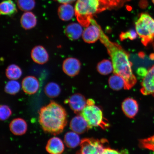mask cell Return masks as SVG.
Listing matches in <instances>:
<instances>
[{
	"label": "cell",
	"mask_w": 154,
	"mask_h": 154,
	"mask_svg": "<svg viewBox=\"0 0 154 154\" xmlns=\"http://www.w3.org/2000/svg\"><path fill=\"white\" fill-rule=\"evenodd\" d=\"M150 58L152 60H154V54H152L149 56Z\"/></svg>",
	"instance_id": "34"
},
{
	"label": "cell",
	"mask_w": 154,
	"mask_h": 154,
	"mask_svg": "<svg viewBox=\"0 0 154 154\" xmlns=\"http://www.w3.org/2000/svg\"><path fill=\"white\" fill-rule=\"evenodd\" d=\"M53 1L57 2L63 4H70L74 2L76 0H53Z\"/></svg>",
	"instance_id": "33"
},
{
	"label": "cell",
	"mask_w": 154,
	"mask_h": 154,
	"mask_svg": "<svg viewBox=\"0 0 154 154\" xmlns=\"http://www.w3.org/2000/svg\"><path fill=\"white\" fill-rule=\"evenodd\" d=\"M57 14L61 20L68 21L72 19L75 14V8L70 4H63L58 8Z\"/></svg>",
	"instance_id": "18"
},
{
	"label": "cell",
	"mask_w": 154,
	"mask_h": 154,
	"mask_svg": "<svg viewBox=\"0 0 154 154\" xmlns=\"http://www.w3.org/2000/svg\"><path fill=\"white\" fill-rule=\"evenodd\" d=\"M109 84L111 89L115 91H119L124 88L125 82L124 79L121 76L116 74L109 77Z\"/></svg>",
	"instance_id": "24"
},
{
	"label": "cell",
	"mask_w": 154,
	"mask_h": 154,
	"mask_svg": "<svg viewBox=\"0 0 154 154\" xmlns=\"http://www.w3.org/2000/svg\"><path fill=\"white\" fill-rule=\"evenodd\" d=\"M108 141L105 138L101 139L85 138L81 140L80 149L76 154H103L108 147Z\"/></svg>",
	"instance_id": "6"
},
{
	"label": "cell",
	"mask_w": 154,
	"mask_h": 154,
	"mask_svg": "<svg viewBox=\"0 0 154 154\" xmlns=\"http://www.w3.org/2000/svg\"><path fill=\"white\" fill-rule=\"evenodd\" d=\"M83 31L81 25L76 23L69 24L64 30L65 35L71 40L78 39L82 35Z\"/></svg>",
	"instance_id": "16"
},
{
	"label": "cell",
	"mask_w": 154,
	"mask_h": 154,
	"mask_svg": "<svg viewBox=\"0 0 154 154\" xmlns=\"http://www.w3.org/2000/svg\"><path fill=\"white\" fill-rule=\"evenodd\" d=\"M136 31L144 46L154 40V19L147 13H142L135 23Z\"/></svg>",
	"instance_id": "5"
},
{
	"label": "cell",
	"mask_w": 154,
	"mask_h": 154,
	"mask_svg": "<svg viewBox=\"0 0 154 154\" xmlns=\"http://www.w3.org/2000/svg\"><path fill=\"white\" fill-rule=\"evenodd\" d=\"M97 69L101 75H106L110 74L113 70L112 62L109 60H103L98 63Z\"/></svg>",
	"instance_id": "25"
},
{
	"label": "cell",
	"mask_w": 154,
	"mask_h": 154,
	"mask_svg": "<svg viewBox=\"0 0 154 154\" xmlns=\"http://www.w3.org/2000/svg\"><path fill=\"white\" fill-rule=\"evenodd\" d=\"M139 55L140 57L143 58L144 57V54L143 52L140 53L139 54Z\"/></svg>",
	"instance_id": "35"
},
{
	"label": "cell",
	"mask_w": 154,
	"mask_h": 154,
	"mask_svg": "<svg viewBox=\"0 0 154 154\" xmlns=\"http://www.w3.org/2000/svg\"><path fill=\"white\" fill-rule=\"evenodd\" d=\"M6 76L10 80H17L20 78L22 74V69L18 65L11 64L7 67Z\"/></svg>",
	"instance_id": "22"
},
{
	"label": "cell",
	"mask_w": 154,
	"mask_h": 154,
	"mask_svg": "<svg viewBox=\"0 0 154 154\" xmlns=\"http://www.w3.org/2000/svg\"><path fill=\"white\" fill-rule=\"evenodd\" d=\"M152 2L154 5V0H152Z\"/></svg>",
	"instance_id": "37"
},
{
	"label": "cell",
	"mask_w": 154,
	"mask_h": 154,
	"mask_svg": "<svg viewBox=\"0 0 154 154\" xmlns=\"http://www.w3.org/2000/svg\"><path fill=\"white\" fill-rule=\"evenodd\" d=\"M122 109L123 112L128 118L133 119L136 116L139 110L137 102L132 98H128L123 101Z\"/></svg>",
	"instance_id": "12"
},
{
	"label": "cell",
	"mask_w": 154,
	"mask_h": 154,
	"mask_svg": "<svg viewBox=\"0 0 154 154\" xmlns=\"http://www.w3.org/2000/svg\"><path fill=\"white\" fill-rule=\"evenodd\" d=\"M137 35L136 31L131 29L126 32H121L120 35V38L122 41L128 38L130 40H134L137 38Z\"/></svg>",
	"instance_id": "30"
},
{
	"label": "cell",
	"mask_w": 154,
	"mask_h": 154,
	"mask_svg": "<svg viewBox=\"0 0 154 154\" xmlns=\"http://www.w3.org/2000/svg\"><path fill=\"white\" fill-rule=\"evenodd\" d=\"M81 140L78 134L73 131L69 132L65 135L64 141L67 147L74 149L80 145Z\"/></svg>",
	"instance_id": "21"
},
{
	"label": "cell",
	"mask_w": 154,
	"mask_h": 154,
	"mask_svg": "<svg viewBox=\"0 0 154 154\" xmlns=\"http://www.w3.org/2000/svg\"><path fill=\"white\" fill-rule=\"evenodd\" d=\"M100 39L106 48L110 57L113 73L124 79L125 89H130L136 84L137 80L133 73L132 64L130 60L129 54L119 44L111 41L102 29Z\"/></svg>",
	"instance_id": "1"
},
{
	"label": "cell",
	"mask_w": 154,
	"mask_h": 154,
	"mask_svg": "<svg viewBox=\"0 0 154 154\" xmlns=\"http://www.w3.org/2000/svg\"><path fill=\"white\" fill-rule=\"evenodd\" d=\"M20 22L21 26L25 30H29L35 27L37 24V19L33 13L26 11L22 15Z\"/></svg>",
	"instance_id": "19"
},
{
	"label": "cell",
	"mask_w": 154,
	"mask_h": 154,
	"mask_svg": "<svg viewBox=\"0 0 154 154\" xmlns=\"http://www.w3.org/2000/svg\"><path fill=\"white\" fill-rule=\"evenodd\" d=\"M153 49H154V42L153 43Z\"/></svg>",
	"instance_id": "36"
},
{
	"label": "cell",
	"mask_w": 154,
	"mask_h": 154,
	"mask_svg": "<svg viewBox=\"0 0 154 154\" xmlns=\"http://www.w3.org/2000/svg\"><path fill=\"white\" fill-rule=\"evenodd\" d=\"M12 114V112L8 106L1 105L0 107V119L2 121L7 120Z\"/></svg>",
	"instance_id": "29"
},
{
	"label": "cell",
	"mask_w": 154,
	"mask_h": 154,
	"mask_svg": "<svg viewBox=\"0 0 154 154\" xmlns=\"http://www.w3.org/2000/svg\"><path fill=\"white\" fill-rule=\"evenodd\" d=\"M39 122L44 131L56 135L62 133L66 126V111L61 105L51 101L40 109Z\"/></svg>",
	"instance_id": "2"
},
{
	"label": "cell",
	"mask_w": 154,
	"mask_h": 154,
	"mask_svg": "<svg viewBox=\"0 0 154 154\" xmlns=\"http://www.w3.org/2000/svg\"><path fill=\"white\" fill-rule=\"evenodd\" d=\"M140 92L144 95H152L154 97V65L148 70L141 84Z\"/></svg>",
	"instance_id": "10"
},
{
	"label": "cell",
	"mask_w": 154,
	"mask_h": 154,
	"mask_svg": "<svg viewBox=\"0 0 154 154\" xmlns=\"http://www.w3.org/2000/svg\"><path fill=\"white\" fill-rule=\"evenodd\" d=\"M148 71L143 67H140L137 69V73L140 78H144L147 74Z\"/></svg>",
	"instance_id": "31"
},
{
	"label": "cell",
	"mask_w": 154,
	"mask_h": 154,
	"mask_svg": "<svg viewBox=\"0 0 154 154\" xmlns=\"http://www.w3.org/2000/svg\"><path fill=\"white\" fill-rule=\"evenodd\" d=\"M81 63L75 58H67L63 61L62 68L63 72L70 77H74L79 73Z\"/></svg>",
	"instance_id": "9"
},
{
	"label": "cell",
	"mask_w": 154,
	"mask_h": 154,
	"mask_svg": "<svg viewBox=\"0 0 154 154\" xmlns=\"http://www.w3.org/2000/svg\"><path fill=\"white\" fill-rule=\"evenodd\" d=\"M124 0H77L75 15L79 24L87 27L96 14L106 10L114 9L123 3Z\"/></svg>",
	"instance_id": "3"
},
{
	"label": "cell",
	"mask_w": 154,
	"mask_h": 154,
	"mask_svg": "<svg viewBox=\"0 0 154 154\" xmlns=\"http://www.w3.org/2000/svg\"><path fill=\"white\" fill-rule=\"evenodd\" d=\"M65 149L64 145L60 138L53 137L50 139L46 146V150L50 154H61Z\"/></svg>",
	"instance_id": "15"
},
{
	"label": "cell",
	"mask_w": 154,
	"mask_h": 154,
	"mask_svg": "<svg viewBox=\"0 0 154 154\" xmlns=\"http://www.w3.org/2000/svg\"><path fill=\"white\" fill-rule=\"evenodd\" d=\"M87 100L85 97L82 94L77 93L73 94L65 103H68L70 108L76 114L80 115L87 104Z\"/></svg>",
	"instance_id": "8"
},
{
	"label": "cell",
	"mask_w": 154,
	"mask_h": 154,
	"mask_svg": "<svg viewBox=\"0 0 154 154\" xmlns=\"http://www.w3.org/2000/svg\"><path fill=\"white\" fill-rule=\"evenodd\" d=\"M80 115L84 117L91 128L100 127L105 130L109 128V123L104 117L103 111L95 105L93 100L89 99L87 100L86 107Z\"/></svg>",
	"instance_id": "4"
},
{
	"label": "cell",
	"mask_w": 154,
	"mask_h": 154,
	"mask_svg": "<svg viewBox=\"0 0 154 154\" xmlns=\"http://www.w3.org/2000/svg\"><path fill=\"white\" fill-rule=\"evenodd\" d=\"M17 12L16 5L11 0H5L0 4V13L1 15L11 16L16 14Z\"/></svg>",
	"instance_id": "20"
},
{
	"label": "cell",
	"mask_w": 154,
	"mask_h": 154,
	"mask_svg": "<svg viewBox=\"0 0 154 154\" xmlns=\"http://www.w3.org/2000/svg\"><path fill=\"white\" fill-rule=\"evenodd\" d=\"M39 86L38 79L34 76H26L23 79L22 82L23 90L29 95L35 94L39 89Z\"/></svg>",
	"instance_id": "13"
},
{
	"label": "cell",
	"mask_w": 154,
	"mask_h": 154,
	"mask_svg": "<svg viewBox=\"0 0 154 154\" xmlns=\"http://www.w3.org/2000/svg\"><path fill=\"white\" fill-rule=\"evenodd\" d=\"M70 126L72 131L78 134H84L91 128L80 115H77L72 119L70 122Z\"/></svg>",
	"instance_id": "11"
},
{
	"label": "cell",
	"mask_w": 154,
	"mask_h": 154,
	"mask_svg": "<svg viewBox=\"0 0 154 154\" xmlns=\"http://www.w3.org/2000/svg\"><path fill=\"white\" fill-rule=\"evenodd\" d=\"M32 59L35 63L43 65L49 60V56L45 48L41 45L35 47L31 53Z\"/></svg>",
	"instance_id": "14"
},
{
	"label": "cell",
	"mask_w": 154,
	"mask_h": 154,
	"mask_svg": "<svg viewBox=\"0 0 154 154\" xmlns=\"http://www.w3.org/2000/svg\"><path fill=\"white\" fill-rule=\"evenodd\" d=\"M9 128L11 132L15 135H22L26 133L27 130V124L23 119L16 118L11 121Z\"/></svg>",
	"instance_id": "17"
},
{
	"label": "cell",
	"mask_w": 154,
	"mask_h": 154,
	"mask_svg": "<svg viewBox=\"0 0 154 154\" xmlns=\"http://www.w3.org/2000/svg\"><path fill=\"white\" fill-rule=\"evenodd\" d=\"M103 154H123V153L116 150L112 149L107 147L104 150Z\"/></svg>",
	"instance_id": "32"
},
{
	"label": "cell",
	"mask_w": 154,
	"mask_h": 154,
	"mask_svg": "<svg viewBox=\"0 0 154 154\" xmlns=\"http://www.w3.org/2000/svg\"><path fill=\"white\" fill-rule=\"evenodd\" d=\"M139 146L140 149L149 150L154 152V134L150 137L140 140Z\"/></svg>",
	"instance_id": "28"
},
{
	"label": "cell",
	"mask_w": 154,
	"mask_h": 154,
	"mask_svg": "<svg viewBox=\"0 0 154 154\" xmlns=\"http://www.w3.org/2000/svg\"><path fill=\"white\" fill-rule=\"evenodd\" d=\"M102 28L94 18L91 19V23L84 30L82 37L86 43H95L100 38Z\"/></svg>",
	"instance_id": "7"
},
{
	"label": "cell",
	"mask_w": 154,
	"mask_h": 154,
	"mask_svg": "<svg viewBox=\"0 0 154 154\" xmlns=\"http://www.w3.org/2000/svg\"><path fill=\"white\" fill-rule=\"evenodd\" d=\"M17 5L19 9L24 11L32 10L35 7V0H17Z\"/></svg>",
	"instance_id": "27"
},
{
	"label": "cell",
	"mask_w": 154,
	"mask_h": 154,
	"mask_svg": "<svg viewBox=\"0 0 154 154\" xmlns=\"http://www.w3.org/2000/svg\"><path fill=\"white\" fill-rule=\"evenodd\" d=\"M20 89V84L15 80H11L8 82L5 88V91L11 95H14L18 93Z\"/></svg>",
	"instance_id": "26"
},
{
	"label": "cell",
	"mask_w": 154,
	"mask_h": 154,
	"mask_svg": "<svg viewBox=\"0 0 154 154\" xmlns=\"http://www.w3.org/2000/svg\"><path fill=\"white\" fill-rule=\"evenodd\" d=\"M61 91V88L59 85L54 82L48 83L44 88L46 95L50 98L57 97L60 94Z\"/></svg>",
	"instance_id": "23"
}]
</instances>
